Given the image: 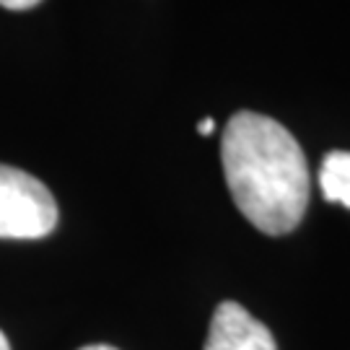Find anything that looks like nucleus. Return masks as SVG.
Here are the masks:
<instances>
[{"label": "nucleus", "instance_id": "obj_5", "mask_svg": "<svg viewBox=\"0 0 350 350\" xmlns=\"http://www.w3.org/2000/svg\"><path fill=\"white\" fill-rule=\"evenodd\" d=\"M37 3H42V0H0V5L8 11H26V8H34Z\"/></svg>", "mask_w": 350, "mask_h": 350}, {"label": "nucleus", "instance_id": "obj_8", "mask_svg": "<svg viewBox=\"0 0 350 350\" xmlns=\"http://www.w3.org/2000/svg\"><path fill=\"white\" fill-rule=\"evenodd\" d=\"M0 350H11V342H8V338L0 332Z\"/></svg>", "mask_w": 350, "mask_h": 350}, {"label": "nucleus", "instance_id": "obj_7", "mask_svg": "<svg viewBox=\"0 0 350 350\" xmlns=\"http://www.w3.org/2000/svg\"><path fill=\"white\" fill-rule=\"evenodd\" d=\"M81 350H117V348H112V345H86V348Z\"/></svg>", "mask_w": 350, "mask_h": 350}, {"label": "nucleus", "instance_id": "obj_6", "mask_svg": "<svg viewBox=\"0 0 350 350\" xmlns=\"http://www.w3.org/2000/svg\"><path fill=\"white\" fill-rule=\"evenodd\" d=\"M213 130H215V122H213V117H205L200 125H198V133H202V135H211Z\"/></svg>", "mask_w": 350, "mask_h": 350}, {"label": "nucleus", "instance_id": "obj_4", "mask_svg": "<svg viewBox=\"0 0 350 350\" xmlns=\"http://www.w3.org/2000/svg\"><path fill=\"white\" fill-rule=\"evenodd\" d=\"M319 187L329 202L350 208V150L327 153L319 172Z\"/></svg>", "mask_w": 350, "mask_h": 350}, {"label": "nucleus", "instance_id": "obj_2", "mask_svg": "<svg viewBox=\"0 0 350 350\" xmlns=\"http://www.w3.org/2000/svg\"><path fill=\"white\" fill-rule=\"evenodd\" d=\"M57 226V202L37 176L0 163V239H42Z\"/></svg>", "mask_w": 350, "mask_h": 350}, {"label": "nucleus", "instance_id": "obj_3", "mask_svg": "<svg viewBox=\"0 0 350 350\" xmlns=\"http://www.w3.org/2000/svg\"><path fill=\"white\" fill-rule=\"evenodd\" d=\"M205 350H278L267 327L237 301H224L211 319Z\"/></svg>", "mask_w": 350, "mask_h": 350}, {"label": "nucleus", "instance_id": "obj_1", "mask_svg": "<svg viewBox=\"0 0 350 350\" xmlns=\"http://www.w3.org/2000/svg\"><path fill=\"white\" fill-rule=\"evenodd\" d=\"M226 185L244 218L270 237L293 231L309 205V166L299 140L273 117L237 112L221 140Z\"/></svg>", "mask_w": 350, "mask_h": 350}]
</instances>
